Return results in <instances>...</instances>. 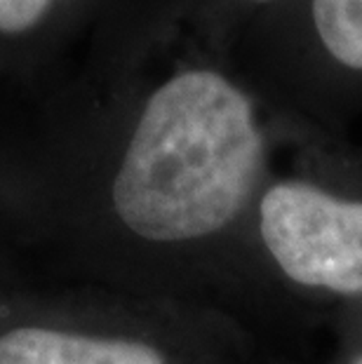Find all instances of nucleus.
I'll list each match as a JSON object with an SVG mask.
<instances>
[{"label":"nucleus","instance_id":"f257e3e1","mask_svg":"<svg viewBox=\"0 0 362 364\" xmlns=\"http://www.w3.org/2000/svg\"><path fill=\"white\" fill-rule=\"evenodd\" d=\"M266 169L268 129L252 92L214 64L179 66L137 106L97 221L134 252L188 254L240 219Z\"/></svg>","mask_w":362,"mask_h":364},{"label":"nucleus","instance_id":"f03ea898","mask_svg":"<svg viewBox=\"0 0 362 364\" xmlns=\"http://www.w3.org/2000/svg\"><path fill=\"white\" fill-rule=\"evenodd\" d=\"M259 237L299 287L362 296V200L308 179H278L257 198Z\"/></svg>","mask_w":362,"mask_h":364},{"label":"nucleus","instance_id":"7ed1b4c3","mask_svg":"<svg viewBox=\"0 0 362 364\" xmlns=\"http://www.w3.org/2000/svg\"><path fill=\"white\" fill-rule=\"evenodd\" d=\"M0 364H179L163 341L43 299L0 301Z\"/></svg>","mask_w":362,"mask_h":364},{"label":"nucleus","instance_id":"20e7f679","mask_svg":"<svg viewBox=\"0 0 362 364\" xmlns=\"http://www.w3.org/2000/svg\"><path fill=\"white\" fill-rule=\"evenodd\" d=\"M280 12L320 59L362 78V0H289Z\"/></svg>","mask_w":362,"mask_h":364},{"label":"nucleus","instance_id":"39448f33","mask_svg":"<svg viewBox=\"0 0 362 364\" xmlns=\"http://www.w3.org/2000/svg\"><path fill=\"white\" fill-rule=\"evenodd\" d=\"M55 0H0V33L24 36L48 17Z\"/></svg>","mask_w":362,"mask_h":364},{"label":"nucleus","instance_id":"423d86ee","mask_svg":"<svg viewBox=\"0 0 362 364\" xmlns=\"http://www.w3.org/2000/svg\"><path fill=\"white\" fill-rule=\"evenodd\" d=\"M226 3L233 10L245 12V17H247V14H266L271 10H280L289 0H226Z\"/></svg>","mask_w":362,"mask_h":364},{"label":"nucleus","instance_id":"0eeeda50","mask_svg":"<svg viewBox=\"0 0 362 364\" xmlns=\"http://www.w3.org/2000/svg\"><path fill=\"white\" fill-rule=\"evenodd\" d=\"M353 364H362V355H360V358H358L356 362H353Z\"/></svg>","mask_w":362,"mask_h":364}]
</instances>
